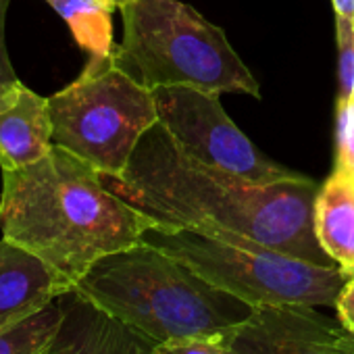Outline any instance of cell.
<instances>
[{
    "instance_id": "obj_3",
    "label": "cell",
    "mask_w": 354,
    "mask_h": 354,
    "mask_svg": "<svg viewBox=\"0 0 354 354\" xmlns=\"http://www.w3.org/2000/svg\"><path fill=\"white\" fill-rule=\"evenodd\" d=\"M75 290L152 346L175 337H223L252 310L146 240L100 259Z\"/></svg>"
},
{
    "instance_id": "obj_14",
    "label": "cell",
    "mask_w": 354,
    "mask_h": 354,
    "mask_svg": "<svg viewBox=\"0 0 354 354\" xmlns=\"http://www.w3.org/2000/svg\"><path fill=\"white\" fill-rule=\"evenodd\" d=\"M61 323L59 302H50L30 319L0 331V354H48Z\"/></svg>"
},
{
    "instance_id": "obj_2",
    "label": "cell",
    "mask_w": 354,
    "mask_h": 354,
    "mask_svg": "<svg viewBox=\"0 0 354 354\" xmlns=\"http://www.w3.org/2000/svg\"><path fill=\"white\" fill-rule=\"evenodd\" d=\"M154 225L104 186L100 171L59 144L30 167L3 171V238L42 259L71 288Z\"/></svg>"
},
{
    "instance_id": "obj_19",
    "label": "cell",
    "mask_w": 354,
    "mask_h": 354,
    "mask_svg": "<svg viewBox=\"0 0 354 354\" xmlns=\"http://www.w3.org/2000/svg\"><path fill=\"white\" fill-rule=\"evenodd\" d=\"M335 310L342 327L354 337V275H350L342 286L339 296L335 300Z\"/></svg>"
},
{
    "instance_id": "obj_17",
    "label": "cell",
    "mask_w": 354,
    "mask_h": 354,
    "mask_svg": "<svg viewBox=\"0 0 354 354\" xmlns=\"http://www.w3.org/2000/svg\"><path fill=\"white\" fill-rule=\"evenodd\" d=\"M152 354H234L221 337H175L152 346Z\"/></svg>"
},
{
    "instance_id": "obj_7",
    "label": "cell",
    "mask_w": 354,
    "mask_h": 354,
    "mask_svg": "<svg viewBox=\"0 0 354 354\" xmlns=\"http://www.w3.org/2000/svg\"><path fill=\"white\" fill-rule=\"evenodd\" d=\"M152 96L158 123L198 160L261 184L306 177L261 154L225 113L219 94L190 86H162L154 88Z\"/></svg>"
},
{
    "instance_id": "obj_8",
    "label": "cell",
    "mask_w": 354,
    "mask_h": 354,
    "mask_svg": "<svg viewBox=\"0 0 354 354\" xmlns=\"http://www.w3.org/2000/svg\"><path fill=\"white\" fill-rule=\"evenodd\" d=\"M221 339L234 354H354L342 323L308 304L252 306Z\"/></svg>"
},
{
    "instance_id": "obj_10",
    "label": "cell",
    "mask_w": 354,
    "mask_h": 354,
    "mask_svg": "<svg viewBox=\"0 0 354 354\" xmlns=\"http://www.w3.org/2000/svg\"><path fill=\"white\" fill-rule=\"evenodd\" d=\"M71 286L30 250L0 240V331L46 308Z\"/></svg>"
},
{
    "instance_id": "obj_16",
    "label": "cell",
    "mask_w": 354,
    "mask_h": 354,
    "mask_svg": "<svg viewBox=\"0 0 354 354\" xmlns=\"http://www.w3.org/2000/svg\"><path fill=\"white\" fill-rule=\"evenodd\" d=\"M335 167L354 175V94L348 100H337Z\"/></svg>"
},
{
    "instance_id": "obj_20",
    "label": "cell",
    "mask_w": 354,
    "mask_h": 354,
    "mask_svg": "<svg viewBox=\"0 0 354 354\" xmlns=\"http://www.w3.org/2000/svg\"><path fill=\"white\" fill-rule=\"evenodd\" d=\"M331 7L335 17L354 21V0H331Z\"/></svg>"
},
{
    "instance_id": "obj_6",
    "label": "cell",
    "mask_w": 354,
    "mask_h": 354,
    "mask_svg": "<svg viewBox=\"0 0 354 354\" xmlns=\"http://www.w3.org/2000/svg\"><path fill=\"white\" fill-rule=\"evenodd\" d=\"M53 142L119 177L142 136L158 123L152 90L115 57H90L75 82L48 98Z\"/></svg>"
},
{
    "instance_id": "obj_9",
    "label": "cell",
    "mask_w": 354,
    "mask_h": 354,
    "mask_svg": "<svg viewBox=\"0 0 354 354\" xmlns=\"http://www.w3.org/2000/svg\"><path fill=\"white\" fill-rule=\"evenodd\" d=\"M61 323L48 354H152V344L75 288L57 298Z\"/></svg>"
},
{
    "instance_id": "obj_13",
    "label": "cell",
    "mask_w": 354,
    "mask_h": 354,
    "mask_svg": "<svg viewBox=\"0 0 354 354\" xmlns=\"http://www.w3.org/2000/svg\"><path fill=\"white\" fill-rule=\"evenodd\" d=\"M69 26L73 40L90 57H111L115 53L113 40V11L109 0H44Z\"/></svg>"
},
{
    "instance_id": "obj_4",
    "label": "cell",
    "mask_w": 354,
    "mask_h": 354,
    "mask_svg": "<svg viewBox=\"0 0 354 354\" xmlns=\"http://www.w3.org/2000/svg\"><path fill=\"white\" fill-rule=\"evenodd\" d=\"M123 40L115 57L146 88L190 86L261 98L257 77L225 32L182 0H131L119 9Z\"/></svg>"
},
{
    "instance_id": "obj_21",
    "label": "cell",
    "mask_w": 354,
    "mask_h": 354,
    "mask_svg": "<svg viewBox=\"0 0 354 354\" xmlns=\"http://www.w3.org/2000/svg\"><path fill=\"white\" fill-rule=\"evenodd\" d=\"M109 3H113L117 9H121V7H125L127 3H131V0H109Z\"/></svg>"
},
{
    "instance_id": "obj_22",
    "label": "cell",
    "mask_w": 354,
    "mask_h": 354,
    "mask_svg": "<svg viewBox=\"0 0 354 354\" xmlns=\"http://www.w3.org/2000/svg\"><path fill=\"white\" fill-rule=\"evenodd\" d=\"M352 352H354V337H352Z\"/></svg>"
},
{
    "instance_id": "obj_1",
    "label": "cell",
    "mask_w": 354,
    "mask_h": 354,
    "mask_svg": "<svg viewBox=\"0 0 354 354\" xmlns=\"http://www.w3.org/2000/svg\"><path fill=\"white\" fill-rule=\"evenodd\" d=\"M104 186L158 225H213L242 234L290 257L337 267L321 248L313 225L319 184L310 177L261 184L198 160L160 125L138 142L119 177Z\"/></svg>"
},
{
    "instance_id": "obj_18",
    "label": "cell",
    "mask_w": 354,
    "mask_h": 354,
    "mask_svg": "<svg viewBox=\"0 0 354 354\" xmlns=\"http://www.w3.org/2000/svg\"><path fill=\"white\" fill-rule=\"evenodd\" d=\"M9 3L11 0H0V106L13 96V92L21 84L13 69L7 40H5V19H7V11H9Z\"/></svg>"
},
{
    "instance_id": "obj_23",
    "label": "cell",
    "mask_w": 354,
    "mask_h": 354,
    "mask_svg": "<svg viewBox=\"0 0 354 354\" xmlns=\"http://www.w3.org/2000/svg\"><path fill=\"white\" fill-rule=\"evenodd\" d=\"M352 275H354V273H352Z\"/></svg>"
},
{
    "instance_id": "obj_5",
    "label": "cell",
    "mask_w": 354,
    "mask_h": 354,
    "mask_svg": "<svg viewBox=\"0 0 354 354\" xmlns=\"http://www.w3.org/2000/svg\"><path fill=\"white\" fill-rule=\"evenodd\" d=\"M250 306H335L348 275L213 225H154L144 238Z\"/></svg>"
},
{
    "instance_id": "obj_11",
    "label": "cell",
    "mask_w": 354,
    "mask_h": 354,
    "mask_svg": "<svg viewBox=\"0 0 354 354\" xmlns=\"http://www.w3.org/2000/svg\"><path fill=\"white\" fill-rule=\"evenodd\" d=\"M53 144L48 98L19 84L0 106V167L3 171L30 167L44 158Z\"/></svg>"
},
{
    "instance_id": "obj_12",
    "label": "cell",
    "mask_w": 354,
    "mask_h": 354,
    "mask_svg": "<svg viewBox=\"0 0 354 354\" xmlns=\"http://www.w3.org/2000/svg\"><path fill=\"white\" fill-rule=\"evenodd\" d=\"M315 236L325 254L350 277L354 273V175L333 167L313 207Z\"/></svg>"
},
{
    "instance_id": "obj_15",
    "label": "cell",
    "mask_w": 354,
    "mask_h": 354,
    "mask_svg": "<svg viewBox=\"0 0 354 354\" xmlns=\"http://www.w3.org/2000/svg\"><path fill=\"white\" fill-rule=\"evenodd\" d=\"M337 40V100H348L354 94V21L335 17Z\"/></svg>"
}]
</instances>
